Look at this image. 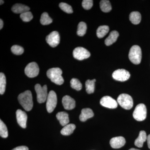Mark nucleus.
Here are the masks:
<instances>
[{"mask_svg":"<svg viewBox=\"0 0 150 150\" xmlns=\"http://www.w3.org/2000/svg\"><path fill=\"white\" fill-rule=\"evenodd\" d=\"M12 150H29L28 148L25 146H20L14 148Z\"/></svg>","mask_w":150,"mask_h":150,"instance_id":"obj_35","label":"nucleus"},{"mask_svg":"<svg viewBox=\"0 0 150 150\" xmlns=\"http://www.w3.org/2000/svg\"><path fill=\"white\" fill-rule=\"evenodd\" d=\"M3 26H4V22L1 19H0V29L1 30L3 28Z\"/></svg>","mask_w":150,"mask_h":150,"instance_id":"obj_37","label":"nucleus"},{"mask_svg":"<svg viewBox=\"0 0 150 150\" xmlns=\"http://www.w3.org/2000/svg\"><path fill=\"white\" fill-rule=\"evenodd\" d=\"M100 9L105 13L109 12L112 10L111 4L109 1L102 0L100 2Z\"/></svg>","mask_w":150,"mask_h":150,"instance_id":"obj_24","label":"nucleus"},{"mask_svg":"<svg viewBox=\"0 0 150 150\" xmlns=\"http://www.w3.org/2000/svg\"><path fill=\"white\" fill-rule=\"evenodd\" d=\"M11 50L13 54L16 55H21L24 52L23 48L18 45H14L12 46Z\"/></svg>","mask_w":150,"mask_h":150,"instance_id":"obj_33","label":"nucleus"},{"mask_svg":"<svg viewBox=\"0 0 150 150\" xmlns=\"http://www.w3.org/2000/svg\"><path fill=\"white\" fill-rule=\"evenodd\" d=\"M4 1H3V0H1V1H0V4H1V5L4 4Z\"/></svg>","mask_w":150,"mask_h":150,"instance_id":"obj_38","label":"nucleus"},{"mask_svg":"<svg viewBox=\"0 0 150 150\" xmlns=\"http://www.w3.org/2000/svg\"><path fill=\"white\" fill-rule=\"evenodd\" d=\"M94 113L91 108H83L81 110V114L79 116V119L81 121L85 122L89 118L93 117Z\"/></svg>","mask_w":150,"mask_h":150,"instance_id":"obj_16","label":"nucleus"},{"mask_svg":"<svg viewBox=\"0 0 150 150\" xmlns=\"http://www.w3.org/2000/svg\"><path fill=\"white\" fill-rule=\"evenodd\" d=\"M112 77L115 80L123 82L129 79L130 77V74L126 70L119 69L113 72Z\"/></svg>","mask_w":150,"mask_h":150,"instance_id":"obj_10","label":"nucleus"},{"mask_svg":"<svg viewBox=\"0 0 150 150\" xmlns=\"http://www.w3.org/2000/svg\"><path fill=\"white\" fill-rule=\"evenodd\" d=\"M62 102L64 108L66 110H72L76 106V101L74 99L69 96H64L62 99Z\"/></svg>","mask_w":150,"mask_h":150,"instance_id":"obj_14","label":"nucleus"},{"mask_svg":"<svg viewBox=\"0 0 150 150\" xmlns=\"http://www.w3.org/2000/svg\"><path fill=\"white\" fill-rule=\"evenodd\" d=\"M117 103L121 107L126 110H130L133 106L132 98L129 94H121L117 98Z\"/></svg>","mask_w":150,"mask_h":150,"instance_id":"obj_4","label":"nucleus"},{"mask_svg":"<svg viewBox=\"0 0 150 150\" xmlns=\"http://www.w3.org/2000/svg\"><path fill=\"white\" fill-rule=\"evenodd\" d=\"M39 72V67L35 62L29 63L25 69V73L29 78H34L37 76Z\"/></svg>","mask_w":150,"mask_h":150,"instance_id":"obj_8","label":"nucleus"},{"mask_svg":"<svg viewBox=\"0 0 150 150\" xmlns=\"http://www.w3.org/2000/svg\"><path fill=\"white\" fill-rule=\"evenodd\" d=\"M109 27L107 25H101L98 28L96 31V35L99 38L104 37L109 32Z\"/></svg>","mask_w":150,"mask_h":150,"instance_id":"obj_23","label":"nucleus"},{"mask_svg":"<svg viewBox=\"0 0 150 150\" xmlns=\"http://www.w3.org/2000/svg\"><path fill=\"white\" fill-rule=\"evenodd\" d=\"M62 74V70L59 68H51L47 72L48 77L52 82L58 85H61L64 83V78Z\"/></svg>","mask_w":150,"mask_h":150,"instance_id":"obj_2","label":"nucleus"},{"mask_svg":"<svg viewBox=\"0 0 150 150\" xmlns=\"http://www.w3.org/2000/svg\"><path fill=\"white\" fill-rule=\"evenodd\" d=\"M20 18L24 22L30 21L33 18V16L30 12L27 11L20 15Z\"/></svg>","mask_w":150,"mask_h":150,"instance_id":"obj_32","label":"nucleus"},{"mask_svg":"<svg viewBox=\"0 0 150 150\" xmlns=\"http://www.w3.org/2000/svg\"><path fill=\"white\" fill-rule=\"evenodd\" d=\"M30 9V8L27 6L19 4H16L11 8L12 11L14 13H21V14L26 12L29 11Z\"/></svg>","mask_w":150,"mask_h":150,"instance_id":"obj_18","label":"nucleus"},{"mask_svg":"<svg viewBox=\"0 0 150 150\" xmlns=\"http://www.w3.org/2000/svg\"><path fill=\"white\" fill-rule=\"evenodd\" d=\"M35 89L37 94L38 102L40 103L45 102L48 96L47 86L45 85L42 87L39 84H37L35 86Z\"/></svg>","mask_w":150,"mask_h":150,"instance_id":"obj_6","label":"nucleus"},{"mask_svg":"<svg viewBox=\"0 0 150 150\" xmlns=\"http://www.w3.org/2000/svg\"><path fill=\"white\" fill-rule=\"evenodd\" d=\"M56 118L60 122L62 126H65L69 124V114L65 112H58L56 115Z\"/></svg>","mask_w":150,"mask_h":150,"instance_id":"obj_17","label":"nucleus"},{"mask_svg":"<svg viewBox=\"0 0 150 150\" xmlns=\"http://www.w3.org/2000/svg\"><path fill=\"white\" fill-rule=\"evenodd\" d=\"M147 137L146 132L144 131H140L139 137L135 140L134 144L135 146L139 148H142L143 147L144 143L147 140Z\"/></svg>","mask_w":150,"mask_h":150,"instance_id":"obj_19","label":"nucleus"},{"mask_svg":"<svg viewBox=\"0 0 150 150\" xmlns=\"http://www.w3.org/2000/svg\"><path fill=\"white\" fill-rule=\"evenodd\" d=\"M129 150H140L139 149H134V148H132V149H130Z\"/></svg>","mask_w":150,"mask_h":150,"instance_id":"obj_39","label":"nucleus"},{"mask_svg":"<svg viewBox=\"0 0 150 150\" xmlns=\"http://www.w3.org/2000/svg\"><path fill=\"white\" fill-rule=\"evenodd\" d=\"M6 77L3 73H0V94H4L6 90Z\"/></svg>","mask_w":150,"mask_h":150,"instance_id":"obj_27","label":"nucleus"},{"mask_svg":"<svg viewBox=\"0 0 150 150\" xmlns=\"http://www.w3.org/2000/svg\"><path fill=\"white\" fill-rule=\"evenodd\" d=\"M40 22L43 25H47L52 23V19L49 17L47 13L44 12L41 15Z\"/></svg>","mask_w":150,"mask_h":150,"instance_id":"obj_28","label":"nucleus"},{"mask_svg":"<svg viewBox=\"0 0 150 150\" xmlns=\"http://www.w3.org/2000/svg\"><path fill=\"white\" fill-rule=\"evenodd\" d=\"M16 117L18 123L22 128L25 129L27 120V115L24 111L20 109L17 110Z\"/></svg>","mask_w":150,"mask_h":150,"instance_id":"obj_13","label":"nucleus"},{"mask_svg":"<svg viewBox=\"0 0 150 150\" xmlns=\"http://www.w3.org/2000/svg\"><path fill=\"white\" fill-rule=\"evenodd\" d=\"M73 54L75 59L80 61L88 59L91 56L90 53L87 49L81 47L75 48L73 51Z\"/></svg>","mask_w":150,"mask_h":150,"instance_id":"obj_9","label":"nucleus"},{"mask_svg":"<svg viewBox=\"0 0 150 150\" xmlns=\"http://www.w3.org/2000/svg\"><path fill=\"white\" fill-rule=\"evenodd\" d=\"M96 80L95 79L90 80H88L86 82V91L88 93H93L95 90V83Z\"/></svg>","mask_w":150,"mask_h":150,"instance_id":"obj_25","label":"nucleus"},{"mask_svg":"<svg viewBox=\"0 0 150 150\" xmlns=\"http://www.w3.org/2000/svg\"><path fill=\"white\" fill-rule=\"evenodd\" d=\"M20 104L26 111H30L33 106L32 95L30 91H26L20 94L18 96Z\"/></svg>","mask_w":150,"mask_h":150,"instance_id":"obj_1","label":"nucleus"},{"mask_svg":"<svg viewBox=\"0 0 150 150\" xmlns=\"http://www.w3.org/2000/svg\"><path fill=\"white\" fill-rule=\"evenodd\" d=\"M82 5L85 9H90L93 6V1L92 0H83L82 3Z\"/></svg>","mask_w":150,"mask_h":150,"instance_id":"obj_34","label":"nucleus"},{"mask_svg":"<svg viewBox=\"0 0 150 150\" xmlns=\"http://www.w3.org/2000/svg\"><path fill=\"white\" fill-rule=\"evenodd\" d=\"M71 87L76 91H80L82 88V85L78 79L73 78L71 81Z\"/></svg>","mask_w":150,"mask_h":150,"instance_id":"obj_30","label":"nucleus"},{"mask_svg":"<svg viewBox=\"0 0 150 150\" xmlns=\"http://www.w3.org/2000/svg\"><path fill=\"white\" fill-rule=\"evenodd\" d=\"M76 129V126L74 124H68L61 130V134L64 136H69L73 133Z\"/></svg>","mask_w":150,"mask_h":150,"instance_id":"obj_22","label":"nucleus"},{"mask_svg":"<svg viewBox=\"0 0 150 150\" xmlns=\"http://www.w3.org/2000/svg\"><path fill=\"white\" fill-rule=\"evenodd\" d=\"M57 103V98L56 93L51 91L48 94L46 100V107L48 112H52L56 107Z\"/></svg>","mask_w":150,"mask_h":150,"instance_id":"obj_7","label":"nucleus"},{"mask_svg":"<svg viewBox=\"0 0 150 150\" xmlns=\"http://www.w3.org/2000/svg\"><path fill=\"white\" fill-rule=\"evenodd\" d=\"M147 140L148 147L150 149V134L148 136Z\"/></svg>","mask_w":150,"mask_h":150,"instance_id":"obj_36","label":"nucleus"},{"mask_svg":"<svg viewBox=\"0 0 150 150\" xmlns=\"http://www.w3.org/2000/svg\"><path fill=\"white\" fill-rule=\"evenodd\" d=\"M118 36H119V33L117 31L113 30L111 31L109 36L105 40V43L106 46H110L115 42Z\"/></svg>","mask_w":150,"mask_h":150,"instance_id":"obj_20","label":"nucleus"},{"mask_svg":"<svg viewBox=\"0 0 150 150\" xmlns=\"http://www.w3.org/2000/svg\"><path fill=\"white\" fill-rule=\"evenodd\" d=\"M126 144V140L124 137H118L112 138L110 139V144L113 149H119L123 147Z\"/></svg>","mask_w":150,"mask_h":150,"instance_id":"obj_15","label":"nucleus"},{"mask_svg":"<svg viewBox=\"0 0 150 150\" xmlns=\"http://www.w3.org/2000/svg\"><path fill=\"white\" fill-rule=\"evenodd\" d=\"M146 108L143 103H140L136 106L133 114L134 119L139 121H144L146 118Z\"/></svg>","mask_w":150,"mask_h":150,"instance_id":"obj_5","label":"nucleus"},{"mask_svg":"<svg viewBox=\"0 0 150 150\" xmlns=\"http://www.w3.org/2000/svg\"><path fill=\"white\" fill-rule=\"evenodd\" d=\"M59 7L62 10L68 13H73L72 8L71 6L67 3H61L59 4Z\"/></svg>","mask_w":150,"mask_h":150,"instance_id":"obj_31","label":"nucleus"},{"mask_svg":"<svg viewBox=\"0 0 150 150\" xmlns=\"http://www.w3.org/2000/svg\"><path fill=\"white\" fill-rule=\"evenodd\" d=\"M129 60L134 64L141 63L142 59V52L140 46L134 45L130 49L129 54Z\"/></svg>","mask_w":150,"mask_h":150,"instance_id":"obj_3","label":"nucleus"},{"mask_svg":"<svg viewBox=\"0 0 150 150\" xmlns=\"http://www.w3.org/2000/svg\"><path fill=\"white\" fill-rule=\"evenodd\" d=\"M87 25L84 22H81L79 23L78 26L77 34L80 36H83L86 32Z\"/></svg>","mask_w":150,"mask_h":150,"instance_id":"obj_26","label":"nucleus"},{"mask_svg":"<svg viewBox=\"0 0 150 150\" xmlns=\"http://www.w3.org/2000/svg\"><path fill=\"white\" fill-rule=\"evenodd\" d=\"M60 37L59 33L56 31H53L46 37L47 43L53 48L58 46L60 43Z\"/></svg>","mask_w":150,"mask_h":150,"instance_id":"obj_11","label":"nucleus"},{"mask_svg":"<svg viewBox=\"0 0 150 150\" xmlns=\"http://www.w3.org/2000/svg\"><path fill=\"white\" fill-rule=\"evenodd\" d=\"M129 19L133 24H139L141 22L142 16L139 12H132L129 15Z\"/></svg>","mask_w":150,"mask_h":150,"instance_id":"obj_21","label":"nucleus"},{"mask_svg":"<svg viewBox=\"0 0 150 150\" xmlns=\"http://www.w3.org/2000/svg\"><path fill=\"white\" fill-rule=\"evenodd\" d=\"M0 136L3 138H6L8 137V131L5 123L0 120Z\"/></svg>","mask_w":150,"mask_h":150,"instance_id":"obj_29","label":"nucleus"},{"mask_svg":"<svg viewBox=\"0 0 150 150\" xmlns=\"http://www.w3.org/2000/svg\"><path fill=\"white\" fill-rule=\"evenodd\" d=\"M100 104L105 107L114 109L118 106V103L115 99L109 96H105L100 100Z\"/></svg>","mask_w":150,"mask_h":150,"instance_id":"obj_12","label":"nucleus"}]
</instances>
